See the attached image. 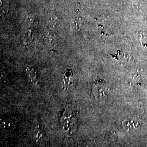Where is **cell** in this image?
<instances>
[{"instance_id": "obj_1", "label": "cell", "mask_w": 147, "mask_h": 147, "mask_svg": "<svg viewBox=\"0 0 147 147\" xmlns=\"http://www.w3.org/2000/svg\"><path fill=\"white\" fill-rule=\"evenodd\" d=\"M84 19L81 17L77 18L74 21L73 26L76 30H80L83 24Z\"/></svg>"}, {"instance_id": "obj_2", "label": "cell", "mask_w": 147, "mask_h": 147, "mask_svg": "<svg viewBox=\"0 0 147 147\" xmlns=\"http://www.w3.org/2000/svg\"><path fill=\"white\" fill-rule=\"evenodd\" d=\"M141 0H134V3L136 5H138L139 3L141 2Z\"/></svg>"}]
</instances>
